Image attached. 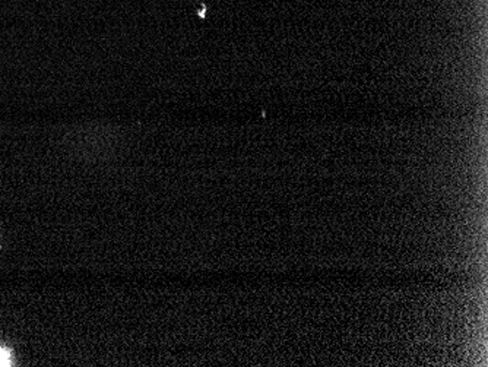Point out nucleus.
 <instances>
[{"label":"nucleus","mask_w":488,"mask_h":367,"mask_svg":"<svg viewBox=\"0 0 488 367\" xmlns=\"http://www.w3.org/2000/svg\"><path fill=\"white\" fill-rule=\"evenodd\" d=\"M10 353L5 348H0V366H10Z\"/></svg>","instance_id":"f257e3e1"}]
</instances>
